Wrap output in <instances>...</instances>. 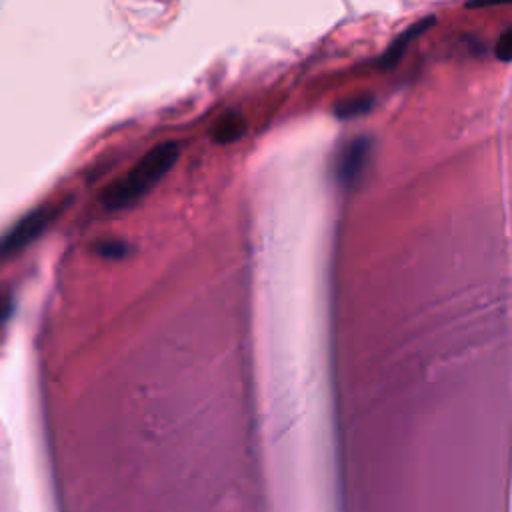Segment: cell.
<instances>
[{"label": "cell", "instance_id": "cell-1", "mask_svg": "<svg viewBox=\"0 0 512 512\" xmlns=\"http://www.w3.org/2000/svg\"><path fill=\"white\" fill-rule=\"evenodd\" d=\"M178 154H180L178 142L166 140L156 144L122 178H118L104 190L102 204L108 210H122L136 204L176 164Z\"/></svg>", "mask_w": 512, "mask_h": 512}, {"label": "cell", "instance_id": "cell-2", "mask_svg": "<svg viewBox=\"0 0 512 512\" xmlns=\"http://www.w3.org/2000/svg\"><path fill=\"white\" fill-rule=\"evenodd\" d=\"M370 138L366 136H358L350 142H346V146L340 150L338 154V180L346 186L354 184L360 174L366 168V162L370 158Z\"/></svg>", "mask_w": 512, "mask_h": 512}, {"label": "cell", "instance_id": "cell-3", "mask_svg": "<svg viewBox=\"0 0 512 512\" xmlns=\"http://www.w3.org/2000/svg\"><path fill=\"white\" fill-rule=\"evenodd\" d=\"M432 24H434V16H426V18L418 20L416 24H412L410 28H406V30L388 46V50L382 54L380 66H386V68L394 66V64L400 60V56L404 54L406 46H408L414 38H418L422 32H426Z\"/></svg>", "mask_w": 512, "mask_h": 512}, {"label": "cell", "instance_id": "cell-4", "mask_svg": "<svg viewBox=\"0 0 512 512\" xmlns=\"http://www.w3.org/2000/svg\"><path fill=\"white\" fill-rule=\"evenodd\" d=\"M50 220V212L48 210H38L34 214H30L26 220H22L10 234V238L4 240L2 248H12V246H22L28 240H32L38 232H42V228L48 224Z\"/></svg>", "mask_w": 512, "mask_h": 512}, {"label": "cell", "instance_id": "cell-5", "mask_svg": "<svg viewBox=\"0 0 512 512\" xmlns=\"http://www.w3.org/2000/svg\"><path fill=\"white\" fill-rule=\"evenodd\" d=\"M246 132V122L240 112H226L224 116L218 118V122L212 128V138L218 144H230L238 140Z\"/></svg>", "mask_w": 512, "mask_h": 512}, {"label": "cell", "instance_id": "cell-6", "mask_svg": "<svg viewBox=\"0 0 512 512\" xmlns=\"http://www.w3.org/2000/svg\"><path fill=\"white\" fill-rule=\"evenodd\" d=\"M372 108V96H352L334 106V114L342 120L358 118Z\"/></svg>", "mask_w": 512, "mask_h": 512}, {"label": "cell", "instance_id": "cell-7", "mask_svg": "<svg viewBox=\"0 0 512 512\" xmlns=\"http://www.w3.org/2000/svg\"><path fill=\"white\" fill-rule=\"evenodd\" d=\"M496 56L502 60V62H510L512 58V28H506L498 42H496Z\"/></svg>", "mask_w": 512, "mask_h": 512}, {"label": "cell", "instance_id": "cell-8", "mask_svg": "<svg viewBox=\"0 0 512 512\" xmlns=\"http://www.w3.org/2000/svg\"><path fill=\"white\" fill-rule=\"evenodd\" d=\"M510 0H468L466 8H484V6H492V4H506Z\"/></svg>", "mask_w": 512, "mask_h": 512}]
</instances>
